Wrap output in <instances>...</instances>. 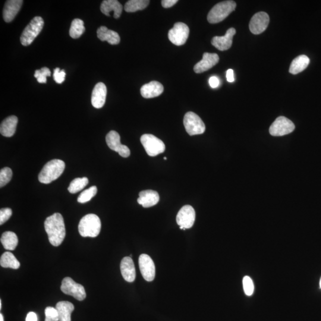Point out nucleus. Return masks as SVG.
I'll list each match as a JSON object with an SVG mask.
<instances>
[{
	"label": "nucleus",
	"instance_id": "nucleus-36",
	"mask_svg": "<svg viewBox=\"0 0 321 321\" xmlns=\"http://www.w3.org/2000/svg\"><path fill=\"white\" fill-rule=\"evenodd\" d=\"M46 318H48L52 321H59L58 311L56 308L47 307L45 310Z\"/></svg>",
	"mask_w": 321,
	"mask_h": 321
},
{
	"label": "nucleus",
	"instance_id": "nucleus-25",
	"mask_svg": "<svg viewBox=\"0 0 321 321\" xmlns=\"http://www.w3.org/2000/svg\"><path fill=\"white\" fill-rule=\"evenodd\" d=\"M58 311L59 321H71V314L74 306L70 302L61 301L58 302L56 307Z\"/></svg>",
	"mask_w": 321,
	"mask_h": 321
},
{
	"label": "nucleus",
	"instance_id": "nucleus-35",
	"mask_svg": "<svg viewBox=\"0 0 321 321\" xmlns=\"http://www.w3.org/2000/svg\"><path fill=\"white\" fill-rule=\"evenodd\" d=\"M243 286L245 294L248 296L252 295L254 292V284L250 276H245L243 279Z\"/></svg>",
	"mask_w": 321,
	"mask_h": 321
},
{
	"label": "nucleus",
	"instance_id": "nucleus-43",
	"mask_svg": "<svg viewBox=\"0 0 321 321\" xmlns=\"http://www.w3.org/2000/svg\"><path fill=\"white\" fill-rule=\"evenodd\" d=\"M0 321H4V317L2 316V314H0Z\"/></svg>",
	"mask_w": 321,
	"mask_h": 321
},
{
	"label": "nucleus",
	"instance_id": "nucleus-11",
	"mask_svg": "<svg viewBox=\"0 0 321 321\" xmlns=\"http://www.w3.org/2000/svg\"><path fill=\"white\" fill-rule=\"evenodd\" d=\"M106 142L110 149L116 151L124 158H128L130 155V150L127 146L120 143V136L117 132L112 130L106 134Z\"/></svg>",
	"mask_w": 321,
	"mask_h": 321
},
{
	"label": "nucleus",
	"instance_id": "nucleus-15",
	"mask_svg": "<svg viewBox=\"0 0 321 321\" xmlns=\"http://www.w3.org/2000/svg\"><path fill=\"white\" fill-rule=\"evenodd\" d=\"M219 60V56L216 54L204 52L202 60L194 66L195 73L201 74L210 70L218 64Z\"/></svg>",
	"mask_w": 321,
	"mask_h": 321
},
{
	"label": "nucleus",
	"instance_id": "nucleus-21",
	"mask_svg": "<svg viewBox=\"0 0 321 321\" xmlns=\"http://www.w3.org/2000/svg\"><path fill=\"white\" fill-rule=\"evenodd\" d=\"M160 200L159 194L152 190H146L140 192L138 202L144 208L155 206Z\"/></svg>",
	"mask_w": 321,
	"mask_h": 321
},
{
	"label": "nucleus",
	"instance_id": "nucleus-8",
	"mask_svg": "<svg viewBox=\"0 0 321 321\" xmlns=\"http://www.w3.org/2000/svg\"><path fill=\"white\" fill-rule=\"evenodd\" d=\"M61 290L64 294L72 296L78 300L82 301L86 297V290L82 285L78 284L70 278L62 280Z\"/></svg>",
	"mask_w": 321,
	"mask_h": 321
},
{
	"label": "nucleus",
	"instance_id": "nucleus-4",
	"mask_svg": "<svg viewBox=\"0 0 321 321\" xmlns=\"http://www.w3.org/2000/svg\"><path fill=\"white\" fill-rule=\"evenodd\" d=\"M236 8V3L234 1L220 2L209 12L207 17L208 21L212 24L220 23L234 11Z\"/></svg>",
	"mask_w": 321,
	"mask_h": 321
},
{
	"label": "nucleus",
	"instance_id": "nucleus-34",
	"mask_svg": "<svg viewBox=\"0 0 321 321\" xmlns=\"http://www.w3.org/2000/svg\"><path fill=\"white\" fill-rule=\"evenodd\" d=\"M51 71L47 68H43L40 70H37L34 72V76L37 78V81L40 84H46V77L51 76Z\"/></svg>",
	"mask_w": 321,
	"mask_h": 321
},
{
	"label": "nucleus",
	"instance_id": "nucleus-5",
	"mask_svg": "<svg viewBox=\"0 0 321 321\" xmlns=\"http://www.w3.org/2000/svg\"><path fill=\"white\" fill-rule=\"evenodd\" d=\"M44 22L42 17H34L27 25L20 36V42L24 46L32 44L40 34L44 27Z\"/></svg>",
	"mask_w": 321,
	"mask_h": 321
},
{
	"label": "nucleus",
	"instance_id": "nucleus-38",
	"mask_svg": "<svg viewBox=\"0 0 321 321\" xmlns=\"http://www.w3.org/2000/svg\"><path fill=\"white\" fill-rule=\"evenodd\" d=\"M12 216V210L8 208H2L0 210V224L2 225L5 223Z\"/></svg>",
	"mask_w": 321,
	"mask_h": 321
},
{
	"label": "nucleus",
	"instance_id": "nucleus-17",
	"mask_svg": "<svg viewBox=\"0 0 321 321\" xmlns=\"http://www.w3.org/2000/svg\"><path fill=\"white\" fill-rule=\"evenodd\" d=\"M106 87L104 84L98 83L94 87L91 98L92 105L96 108H100L104 106L106 96Z\"/></svg>",
	"mask_w": 321,
	"mask_h": 321
},
{
	"label": "nucleus",
	"instance_id": "nucleus-27",
	"mask_svg": "<svg viewBox=\"0 0 321 321\" xmlns=\"http://www.w3.org/2000/svg\"><path fill=\"white\" fill-rule=\"evenodd\" d=\"M1 242L6 250H14L18 244V238L14 232H6L2 236Z\"/></svg>",
	"mask_w": 321,
	"mask_h": 321
},
{
	"label": "nucleus",
	"instance_id": "nucleus-9",
	"mask_svg": "<svg viewBox=\"0 0 321 321\" xmlns=\"http://www.w3.org/2000/svg\"><path fill=\"white\" fill-rule=\"evenodd\" d=\"M294 129V122L288 118L280 116L270 126L269 132L273 136H282L291 134Z\"/></svg>",
	"mask_w": 321,
	"mask_h": 321
},
{
	"label": "nucleus",
	"instance_id": "nucleus-24",
	"mask_svg": "<svg viewBox=\"0 0 321 321\" xmlns=\"http://www.w3.org/2000/svg\"><path fill=\"white\" fill-rule=\"evenodd\" d=\"M18 122L16 116H9L2 121L0 126V133L5 137H12L15 134Z\"/></svg>",
	"mask_w": 321,
	"mask_h": 321
},
{
	"label": "nucleus",
	"instance_id": "nucleus-7",
	"mask_svg": "<svg viewBox=\"0 0 321 321\" xmlns=\"http://www.w3.org/2000/svg\"><path fill=\"white\" fill-rule=\"evenodd\" d=\"M184 124L186 130L190 136L203 134L206 131V125L202 119L194 112H188L185 114Z\"/></svg>",
	"mask_w": 321,
	"mask_h": 321
},
{
	"label": "nucleus",
	"instance_id": "nucleus-40",
	"mask_svg": "<svg viewBox=\"0 0 321 321\" xmlns=\"http://www.w3.org/2000/svg\"><path fill=\"white\" fill-rule=\"evenodd\" d=\"M209 84L210 87L212 88L218 87L220 84L219 78L216 76L210 77L209 80Z\"/></svg>",
	"mask_w": 321,
	"mask_h": 321
},
{
	"label": "nucleus",
	"instance_id": "nucleus-37",
	"mask_svg": "<svg viewBox=\"0 0 321 321\" xmlns=\"http://www.w3.org/2000/svg\"><path fill=\"white\" fill-rule=\"evenodd\" d=\"M53 77L56 83L61 84L65 80L66 72L64 70H60L58 68H56L54 70Z\"/></svg>",
	"mask_w": 321,
	"mask_h": 321
},
{
	"label": "nucleus",
	"instance_id": "nucleus-32",
	"mask_svg": "<svg viewBox=\"0 0 321 321\" xmlns=\"http://www.w3.org/2000/svg\"><path fill=\"white\" fill-rule=\"evenodd\" d=\"M97 188L96 186L90 187L82 192L78 198V202L84 204L89 202L97 194Z\"/></svg>",
	"mask_w": 321,
	"mask_h": 321
},
{
	"label": "nucleus",
	"instance_id": "nucleus-14",
	"mask_svg": "<svg viewBox=\"0 0 321 321\" xmlns=\"http://www.w3.org/2000/svg\"><path fill=\"white\" fill-rule=\"evenodd\" d=\"M270 23V17L266 12H258L251 18L250 24V32L259 34L266 30Z\"/></svg>",
	"mask_w": 321,
	"mask_h": 321
},
{
	"label": "nucleus",
	"instance_id": "nucleus-46",
	"mask_svg": "<svg viewBox=\"0 0 321 321\" xmlns=\"http://www.w3.org/2000/svg\"><path fill=\"white\" fill-rule=\"evenodd\" d=\"M320 288H321V278H320Z\"/></svg>",
	"mask_w": 321,
	"mask_h": 321
},
{
	"label": "nucleus",
	"instance_id": "nucleus-33",
	"mask_svg": "<svg viewBox=\"0 0 321 321\" xmlns=\"http://www.w3.org/2000/svg\"><path fill=\"white\" fill-rule=\"evenodd\" d=\"M12 176V170L8 168H5L0 171V187L2 188L10 182Z\"/></svg>",
	"mask_w": 321,
	"mask_h": 321
},
{
	"label": "nucleus",
	"instance_id": "nucleus-20",
	"mask_svg": "<svg viewBox=\"0 0 321 321\" xmlns=\"http://www.w3.org/2000/svg\"><path fill=\"white\" fill-rule=\"evenodd\" d=\"M164 91L162 84L157 81H152L140 88L142 96L144 98H152L162 95Z\"/></svg>",
	"mask_w": 321,
	"mask_h": 321
},
{
	"label": "nucleus",
	"instance_id": "nucleus-18",
	"mask_svg": "<svg viewBox=\"0 0 321 321\" xmlns=\"http://www.w3.org/2000/svg\"><path fill=\"white\" fill-rule=\"evenodd\" d=\"M23 2L22 0H8L6 2L3 10V18L6 22L9 23L14 20Z\"/></svg>",
	"mask_w": 321,
	"mask_h": 321
},
{
	"label": "nucleus",
	"instance_id": "nucleus-12",
	"mask_svg": "<svg viewBox=\"0 0 321 321\" xmlns=\"http://www.w3.org/2000/svg\"><path fill=\"white\" fill-rule=\"evenodd\" d=\"M195 216L196 214L194 208L190 206H185L179 210L176 216V222L182 228H190L194 224Z\"/></svg>",
	"mask_w": 321,
	"mask_h": 321
},
{
	"label": "nucleus",
	"instance_id": "nucleus-2",
	"mask_svg": "<svg viewBox=\"0 0 321 321\" xmlns=\"http://www.w3.org/2000/svg\"><path fill=\"white\" fill-rule=\"evenodd\" d=\"M65 163L61 160H52L44 166L40 172L39 181L44 184H49L58 179L64 171Z\"/></svg>",
	"mask_w": 321,
	"mask_h": 321
},
{
	"label": "nucleus",
	"instance_id": "nucleus-39",
	"mask_svg": "<svg viewBox=\"0 0 321 321\" xmlns=\"http://www.w3.org/2000/svg\"><path fill=\"white\" fill-rule=\"evenodd\" d=\"M178 2V0H162V4L163 8H170Z\"/></svg>",
	"mask_w": 321,
	"mask_h": 321
},
{
	"label": "nucleus",
	"instance_id": "nucleus-29",
	"mask_svg": "<svg viewBox=\"0 0 321 321\" xmlns=\"http://www.w3.org/2000/svg\"><path fill=\"white\" fill-rule=\"evenodd\" d=\"M149 0H130L124 6V10L128 12L142 10L150 4Z\"/></svg>",
	"mask_w": 321,
	"mask_h": 321
},
{
	"label": "nucleus",
	"instance_id": "nucleus-22",
	"mask_svg": "<svg viewBox=\"0 0 321 321\" xmlns=\"http://www.w3.org/2000/svg\"><path fill=\"white\" fill-rule=\"evenodd\" d=\"M100 8L102 14L107 16H110V12H114L113 16L118 18L122 14V6L117 0H105L102 3Z\"/></svg>",
	"mask_w": 321,
	"mask_h": 321
},
{
	"label": "nucleus",
	"instance_id": "nucleus-1",
	"mask_svg": "<svg viewBox=\"0 0 321 321\" xmlns=\"http://www.w3.org/2000/svg\"><path fill=\"white\" fill-rule=\"evenodd\" d=\"M44 228L50 244L54 246H60L66 237L64 222L62 214L55 213L48 216L44 222Z\"/></svg>",
	"mask_w": 321,
	"mask_h": 321
},
{
	"label": "nucleus",
	"instance_id": "nucleus-6",
	"mask_svg": "<svg viewBox=\"0 0 321 321\" xmlns=\"http://www.w3.org/2000/svg\"><path fill=\"white\" fill-rule=\"evenodd\" d=\"M140 142L148 155L150 156H158L164 152L166 150L164 143L153 134H143L140 138Z\"/></svg>",
	"mask_w": 321,
	"mask_h": 321
},
{
	"label": "nucleus",
	"instance_id": "nucleus-3",
	"mask_svg": "<svg viewBox=\"0 0 321 321\" xmlns=\"http://www.w3.org/2000/svg\"><path fill=\"white\" fill-rule=\"evenodd\" d=\"M102 228V222L96 214H90L84 216L78 224V232L84 238H96Z\"/></svg>",
	"mask_w": 321,
	"mask_h": 321
},
{
	"label": "nucleus",
	"instance_id": "nucleus-45",
	"mask_svg": "<svg viewBox=\"0 0 321 321\" xmlns=\"http://www.w3.org/2000/svg\"><path fill=\"white\" fill-rule=\"evenodd\" d=\"M45 321H52V320H50V319H48V318H46V320H45Z\"/></svg>",
	"mask_w": 321,
	"mask_h": 321
},
{
	"label": "nucleus",
	"instance_id": "nucleus-44",
	"mask_svg": "<svg viewBox=\"0 0 321 321\" xmlns=\"http://www.w3.org/2000/svg\"><path fill=\"white\" fill-rule=\"evenodd\" d=\"M2 300H0V309H2Z\"/></svg>",
	"mask_w": 321,
	"mask_h": 321
},
{
	"label": "nucleus",
	"instance_id": "nucleus-16",
	"mask_svg": "<svg viewBox=\"0 0 321 321\" xmlns=\"http://www.w3.org/2000/svg\"><path fill=\"white\" fill-rule=\"evenodd\" d=\"M236 33V30L234 28H230L226 30L224 36L214 37L212 40V45L220 51H226L230 48L232 44V38Z\"/></svg>",
	"mask_w": 321,
	"mask_h": 321
},
{
	"label": "nucleus",
	"instance_id": "nucleus-19",
	"mask_svg": "<svg viewBox=\"0 0 321 321\" xmlns=\"http://www.w3.org/2000/svg\"><path fill=\"white\" fill-rule=\"evenodd\" d=\"M120 270L122 278L126 281L132 282L136 278V270L133 260L130 257H124L122 260Z\"/></svg>",
	"mask_w": 321,
	"mask_h": 321
},
{
	"label": "nucleus",
	"instance_id": "nucleus-31",
	"mask_svg": "<svg viewBox=\"0 0 321 321\" xmlns=\"http://www.w3.org/2000/svg\"><path fill=\"white\" fill-rule=\"evenodd\" d=\"M88 182H89V180L87 178H75L70 182L68 190L72 194H76L78 192L84 190L88 185Z\"/></svg>",
	"mask_w": 321,
	"mask_h": 321
},
{
	"label": "nucleus",
	"instance_id": "nucleus-41",
	"mask_svg": "<svg viewBox=\"0 0 321 321\" xmlns=\"http://www.w3.org/2000/svg\"><path fill=\"white\" fill-rule=\"evenodd\" d=\"M226 80L230 83L234 82V71L232 69H228L226 73Z\"/></svg>",
	"mask_w": 321,
	"mask_h": 321
},
{
	"label": "nucleus",
	"instance_id": "nucleus-28",
	"mask_svg": "<svg viewBox=\"0 0 321 321\" xmlns=\"http://www.w3.org/2000/svg\"><path fill=\"white\" fill-rule=\"evenodd\" d=\"M0 264L3 268H10L14 270L20 268V264L16 258L14 254L10 252L3 254L0 260Z\"/></svg>",
	"mask_w": 321,
	"mask_h": 321
},
{
	"label": "nucleus",
	"instance_id": "nucleus-23",
	"mask_svg": "<svg viewBox=\"0 0 321 321\" xmlns=\"http://www.w3.org/2000/svg\"><path fill=\"white\" fill-rule=\"evenodd\" d=\"M97 36L102 42H107L111 45H117L120 42L118 34L106 26H100L98 29Z\"/></svg>",
	"mask_w": 321,
	"mask_h": 321
},
{
	"label": "nucleus",
	"instance_id": "nucleus-10",
	"mask_svg": "<svg viewBox=\"0 0 321 321\" xmlns=\"http://www.w3.org/2000/svg\"><path fill=\"white\" fill-rule=\"evenodd\" d=\"M190 36V28L182 22L175 24L174 27L168 32V39L176 46L184 45Z\"/></svg>",
	"mask_w": 321,
	"mask_h": 321
},
{
	"label": "nucleus",
	"instance_id": "nucleus-42",
	"mask_svg": "<svg viewBox=\"0 0 321 321\" xmlns=\"http://www.w3.org/2000/svg\"><path fill=\"white\" fill-rule=\"evenodd\" d=\"M26 321H38L36 314L33 312L28 313L26 318Z\"/></svg>",
	"mask_w": 321,
	"mask_h": 321
},
{
	"label": "nucleus",
	"instance_id": "nucleus-13",
	"mask_svg": "<svg viewBox=\"0 0 321 321\" xmlns=\"http://www.w3.org/2000/svg\"><path fill=\"white\" fill-rule=\"evenodd\" d=\"M139 265L142 275L147 282H152L156 276V266L149 256L142 254L139 258Z\"/></svg>",
	"mask_w": 321,
	"mask_h": 321
},
{
	"label": "nucleus",
	"instance_id": "nucleus-30",
	"mask_svg": "<svg viewBox=\"0 0 321 321\" xmlns=\"http://www.w3.org/2000/svg\"><path fill=\"white\" fill-rule=\"evenodd\" d=\"M86 28L84 26V22L80 18H75L72 22L71 27L69 34L72 38L77 39L80 37L84 32Z\"/></svg>",
	"mask_w": 321,
	"mask_h": 321
},
{
	"label": "nucleus",
	"instance_id": "nucleus-26",
	"mask_svg": "<svg viewBox=\"0 0 321 321\" xmlns=\"http://www.w3.org/2000/svg\"><path fill=\"white\" fill-rule=\"evenodd\" d=\"M310 62V60L308 56L301 55L294 58L292 62L289 72L292 74L301 73L308 68Z\"/></svg>",
	"mask_w": 321,
	"mask_h": 321
},
{
	"label": "nucleus",
	"instance_id": "nucleus-47",
	"mask_svg": "<svg viewBox=\"0 0 321 321\" xmlns=\"http://www.w3.org/2000/svg\"><path fill=\"white\" fill-rule=\"evenodd\" d=\"M164 160H166V157H164Z\"/></svg>",
	"mask_w": 321,
	"mask_h": 321
}]
</instances>
